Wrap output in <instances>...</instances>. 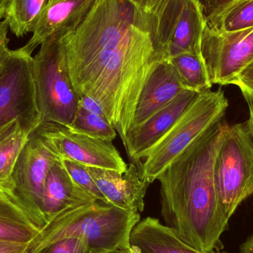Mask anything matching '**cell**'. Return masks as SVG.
Wrapping results in <instances>:
<instances>
[{
    "label": "cell",
    "instance_id": "6da1fadb",
    "mask_svg": "<svg viewBox=\"0 0 253 253\" xmlns=\"http://www.w3.org/2000/svg\"><path fill=\"white\" fill-rule=\"evenodd\" d=\"M61 42L74 90L99 102L126 145L141 90L165 61L148 15L129 0H99Z\"/></svg>",
    "mask_w": 253,
    "mask_h": 253
},
{
    "label": "cell",
    "instance_id": "7a4b0ae2",
    "mask_svg": "<svg viewBox=\"0 0 253 253\" xmlns=\"http://www.w3.org/2000/svg\"><path fill=\"white\" fill-rule=\"evenodd\" d=\"M223 120L208 128L157 178L165 225L202 253L214 251L228 225L214 183L215 158L229 126Z\"/></svg>",
    "mask_w": 253,
    "mask_h": 253
},
{
    "label": "cell",
    "instance_id": "3957f363",
    "mask_svg": "<svg viewBox=\"0 0 253 253\" xmlns=\"http://www.w3.org/2000/svg\"><path fill=\"white\" fill-rule=\"evenodd\" d=\"M139 221V212L99 200L73 207L51 218L28 245L26 253L72 238L85 241L93 253L129 248L131 232Z\"/></svg>",
    "mask_w": 253,
    "mask_h": 253
},
{
    "label": "cell",
    "instance_id": "277c9868",
    "mask_svg": "<svg viewBox=\"0 0 253 253\" xmlns=\"http://www.w3.org/2000/svg\"><path fill=\"white\" fill-rule=\"evenodd\" d=\"M229 106L222 90L202 92L170 129L150 149L141 165L150 184L208 128L224 119Z\"/></svg>",
    "mask_w": 253,
    "mask_h": 253
},
{
    "label": "cell",
    "instance_id": "5b68a950",
    "mask_svg": "<svg viewBox=\"0 0 253 253\" xmlns=\"http://www.w3.org/2000/svg\"><path fill=\"white\" fill-rule=\"evenodd\" d=\"M61 37H50L41 44L32 69L41 125L68 126L78 110L79 96L67 71Z\"/></svg>",
    "mask_w": 253,
    "mask_h": 253
},
{
    "label": "cell",
    "instance_id": "8992f818",
    "mask_svg": "<svg viewBox=\"0 0 253 253\" xmlns=\"http://www.w3.org/2000/svg\"><path fill=\"white\" fill-rule=\"evenodd\" d=\"M214 183L220 209L229 221L253 194V135L248 120L228 126L215 158Z\"/></svg>",
    "mask_w": 253,
    "mask_h": 253
},
{
    "label": "cell",
    "instance_id": "52a82bcc",
    "mask_svg": "<svg viewBox=\"0 0 253 253\" xmlns=\"http://www.w3.org/2000/svg\"><path fill=\"white\" fill-rule=\"evenodd\" d=\"M140 8L150 18L156 48L163 60L182 53L201 54L206 20L196 0H144Z\"/></svg>",
    "mask_w": 253,
    "mask_h": 253
},
{
    "label": "cell",
    "instance_id": "ba28073f",
    "mask_svg": "<svg viewBox=\"0 0 253 253\" xmlns=\"http://www.w3.org/2000/svg\"><path fill=\"white\" fill-rule=\"evenodd\" d=\"M32 52L25 46L9 50L0 68V127L17 121L31 134L41 125L32 69Z\"/></svg>",
    "mask_w": 253,
    "mask_h": 253
},
{
    "label": "cell",
    "instance_id": "9c48e42d",
    "mask_svg": "<svg viewBox=\"0 0 253 253\" xmlns=\"http://www.w3.org/2000/svg\"><path fill=\"white\" fill-rule=\"evenodd\" d=\"M60 159L37 129L21 150L12 173L15 198L41 230L47 224L43 212V190L50 168Z\"/></svg>",
    "mask_w": 253,
    "mask_h": 253
},
{
    "label": "cell",
    "instance_id": "30bf717a",
    "mask_svg": "<svg viewBox=\"0 0 253 253\" xmlns=\"http://www.w3.org/2000/svg\"><path fill=\"white\" fill-rule=\"evenodd\" d=\"M201 54L212 85L233 84L253 61V27L225 31L205 24Z\"/></svg>",
    "mask_w": 253,
    "mask_h": 253
},
{
    "label": "cell",
    "instance_id": "8fae6325",
    "mask_svg": "<svg viewBox=\"0 0 253 253\" xmlns=\"http://www.w3.org/2000/svg\"><path fill=\"white\" fill-rule=\"evenodd\" d=\"M37 129L60 158L120 172L127 168L113 141L92 138L58 125H41Z\"/></svg>",
    "mask_w": 253,
    "mask_h": 253
},
{
    "label": "cell",
    "instance_id": "7c38bea8",
    "mask_svg": "<svg viewBox=\"0 0 253 253\" xmlns=\"http://www.w3.org/2000/svg\"><path fill=\"white\" fill-rule=\"evenodd\" d=\"M201 93L184 90L145 123L131 128L126 147L130 162L141 166L150 149L172 128Z\"/></svg>",
    "mask_w": 253,
    "mask_h": 253
},
{
    "label": "cell",
    "instance_id": "4fadbf2b",
    "mask_svg": "<svg viewBox=\"0 0 253 253\" xmlns=\"http://www.w3.org/2000/svg\"><path fill=\"white\" fill-rule=\"evenodd\" d=\"M87 168L108 204L126 211H144V198L150 183L143 178L141 166L130 162L124 172Z\"/></svg>",
    "mask_w": 253,
    "mask_h": 253
},
{
    "label": "cell",
    "instance_id": "5bb4252c",
    "mask_svg": "<svg viewBox=\"0 0 253 253\" xmlns=\"http://www.w3.org/2000/svg\"><path fill=\"white\" fill-rule=\"evenodd\" d=\"M99 0H60L42 11L32 36L25 44L30 51L53 37H62L75 29Z\"/></svg>",
    "mask_w": 253,
    "mask_h": 253
},
{
    "label": "cell",
    "instance_id": "9a60e30c",
    "mask_svg": "<svg viewBox=\"0 0 253 253\" xmlns=\"http://www.w3.org/2000/svg\"><path fill=\"white\" fill-rule=\"evenodd\" d=\"M184 90L172 63L169 61L161 62L141 90L135 108L132 128L145 123Z\"/></svg>",
    "mask_w": 253,
    "mask_h": 253
},
{
    "label": "cell",
    "instance_id": "2e32d148",
    "mask_svg": "<svg viewBox=\"0 0 253 253\" xmlns=\"http://www.w3.org/2000/svg\"><path fill=\"white\" fill-rule=\"evenodd\" d=\"M95 201L97 199L71 179L60 159L53 164L43 190V212L47 222L68 208Z\"/></svg>",
    "mask_w": 253,
    "mask_h": 253
},
{
    "label": "cell",
    "instance_id": "e0dca14e",
    "mask_svg": "<svg viewBox=\"0 0 253 253\" xmlns=\"http://www.w3.org/2000/svg\"><path fill=\"white\" fill-rule=\"evenodd\" d=\"M129 248L133 253H224L215 251L200 252L182 242L158 218L152 217L140 220L133 227Z\"/></svg>",
    "mask_w": 253,
    "mask_h": 253
},
{
    "label": "cell",
    "instance_id": "ac0fdd59",
    "mask_svg": "<svg viewBox=\"0 0 253 253\" xmlns=\"http://www.w3.org/2000/svg\"><path fill=\"white\" fill-rule=\"evenodd\" d=\"M40 231L24 207L0 190V241L29 245Z\"/></svg>",
    "mask_w": 253,
    "mask_h": 253
},
{
    "label": "cell",
    "instance_id": "d6986e66",
    "mask_svg": "<svg viewBox=\"0 0 253 253\" xmlns=\"http://www.w3.org/2000/svg\"><path fill=\"white\" fill-rule=\"evenodd\" d=\"M30 134L17 121L0 127V190L12 196V173L18 156Z\"/></svg>",
    "mask_w": 253,
    "mask_h": 253
},
{
    "label": "cell",
    "instance_id": "ffe728a7",
    "mask_svg": "<svg viewBox=\"0 0 253 253\" xmlns=\"http://www.w3.org/2000/svg\"><path fill=\"white\" fill-rule=\"evenodd\" d=\"M49 0H7L4 21L16 37L32 33Z\"/></svg>",
    "mask_w": 253,
    "mask_h": 253
},
{
    "label": "cell",
    "instance_id": "44dd1931",
    "mask_svg": "<svg viewBox=\"0 0 253 253\" xmlns=\"http://www.w3.org/2000/svg\"><path fill=\"white\" fill-rule=\"evenodd\" d=\"M169 61L175 68L185 90L197 93L211 90L212 84L210 81L202 54L182 53Z\"/></svg>",
    "mask_w": 253,
    "mask_h": 253
},
{
    "label": "cell",
    "instance_id": "7402d4cb",
    "mask_svg": "<svg viewBox=\"0 0 253 253\" xmlns=\"http://www.w3.org/2000/svg\"><path fill=\"white\" fill-rule=\"evenodd\" d=\"M74 132H79L92 138L113 141L117 132L106 117L92 114L79 107L71 124L67 126Z\"/></svg>",
    "mask_w": 253,
    "mask_h": 253
},
{
    "label": "cell",
    "instance_id": "603a6c76",
    "mask_svg": "<svg viewBox=\"0 0 253 253\" xmlns=\"http://www.w3.org/2000/svg\"><path fill=\"white\" fill-rule=\"evenodd\" d=\"M213 28L235 31L253 27V0H244L223 13Z\"/></svg>",
    "mask_w": 253,
    "mask_h": 253
},
{
    "label": "cell",
    "instance_id": "cb8c5ba5",
    "mask_svg": "<svg viewBox=\"0 0 253 253\" xmlns=\"http://www.w3.org/2000/svg\"><path fill=\"white\" fill-rule=\"evenodd\" d=\"M61 163L71 177V179L89 194L101 202L108 204L105 196L102 194L94 180L87 170V166L70 159L60 158Z\"/></svg>",
    "mask_w": 253,
    "mask_h": 253
},
{
    "label": "cell",
    "instance_id": "d4e9b609",
    "mask_svg": "<svg viewBox=\"0 0 253 253\" xmlns=\"http://www.w3.org/2000/svg\"><path fill=\"white\" fill-rule=\"evenodd\" d=\"M36 253H93L85 241L81 239H63L53 242Z\"/></svg>",
    "mask_w": 253,
    "mask_h": 253
},
{
    "label": "cell",
    "instance_id": "484cf974",
    "mask_svg": "<svg viewBox=\"0 0 253 253\" xmlns=\"http://www.w3.org/2000/svg\"><path fill=\"white\" fill-rule=\"evenodd\" d=\"M244 0H206L205 16L207 25L213 26L229 8Z\"/></svg>",
    "mask_w": 253,
    "mask_h": 253
},
{
    "label": "cell",
    "instance_id": "4316f807",
    "mask_svg": "<svg viewBox=\"0 0 253 253\" xmlns=\"http://www.w3.org/2000/svg\"><path fill=\"white\" fill-rule=\"evenodd\" d=\"M233 84L239 87L242 93L253 96V61L241 71Z\"/></svg>",
    "mask_w": 253,
    "mask_h": 253
},
{
    "label": "cell",
    "instance_id": "83f0119b",
    "mask_svg": "<svg viewBox=\"0 0 253 253\" xmlns=\"http://www.w3.org/2000/svg\"><path fill=\"white\" fill-rule=\"evenodd\" d=\"M79 107H81L83 109L86 110L92 114L106 117L102 105L96 99H93L90 96H85V95L79 96Z\"/></svg>",
    "mask_w": 253,
    "mask_h": 253
},
{
    "label": "cell",
    "instance_id": "f1b7e54d",
    "mask_svg": "<svg viewBox=\"0 0 253 253\" xmlns=\"http://www.w3.org/2000/svg\"><path fill=\"white\" fill-rule=\"evenodd\" d=\"M8 26L4 20L0 21V68L5 56L8 53L9 39L7 37Z\"/></svg>",
    "mask_w": 253,
    "mask_h": 253
},
{
    "label": "cell",
    "instance_id": "f546056e",
    "mask_svg": "<svg viewBox=\"0 0 253 253\" xmlns=\"http://www.w3.org/2000/svg\"><path fill=\"white\" fill-rule=\"evenodd\" d=\"M28 245L0 241V253H26Z\"/></svg>",
    "mask_w": 253,
    "mask_h": 253
},
{
    "label": "cell",
    "instance_id": "4dcf8cb0",
    "mask_svg": "<svg viewBox=\"0 0 253 253\" xmlns=\"http://www.w3.org/2000/svg\"><path fill=\"white\" fill-rule=\"evenodd\" d=\"M244 95L245 100L248 103V108H249L250 117L248 120L250 128L253 135V95L247 94V93H242Z\"/></svg>",
    "mask_w": 253,
    "mask_h": 253
},
{
    "label": "cell",
    "instance_id": "1f68e13d",
    "mask_svg": "<svg viewBox=\"0 0 253 253\" xmlns=\"http://www.w3.org/2000/svg\"><path fill=\"white\" fill-rule=\"evenodd\" d=\"M240 253H253V235L242 245Z\"/></svg>",
    "mask_w": 253,
    "mask_h": 253
},
{
    "label": "cell",
    "instance_id": "d6a6232c",
    "mask_svg": "<svg viewBox=\"0 0 253 253\" xmlns=\"http://www.w3.org/2000/svg\"><path fill=\"white\" fill-rule=\"evenodd\" d=\"M7 3V0H0V21L1 19H4Z\"/></svg>",
    "mask_w": 253,
    "mask_h": 253
},
{
    "label": "cell",
    "instance_id": "836d02e7",
    "mask_svg": "<svg viewBox=\"0 0 253 253\" xmlns=\"http://www.w3.org/2000/svg\"><path fill=\"white\" fill-rule=\"evenodd\" d=\"M107 253H133L130 248H121V249L114 250Z\"/></svg>",
    "mask_w": 253,
    "mask_h": 253
},
{
    "label": "cell",
    "instance_id": "e575fe53",
    "mask_svg": "<svg viewBox=\"0 0 253 253\" xmlns=\"http://www.w3.org/2000/svg\"><path fill=\"white\" fill-rule=\"evenodd\" d=\"M196 1H199V4L202 6L204 9V13H205V7H206V0H196Z\"/></svg>",
    "mask_w": 253,
    "mask_h": 253
},
{
    "label": "cell",
    "instance_id": "d590c367",
    "mask_svg": "<svg viewBox=\"0 0 253 253\" xmlns=\"http://www.w3.org/2000/svg\"><path fill=\"white\" fill-rule=\"evenodd\" d=\"M129 1H132V2L134 3L135 4H138V3L141 2L142 0H129Z\"/></svg>",
    "mask_w": 253,
    "mask_h": 253
},
{
    "label": "cell",
    "instance_id": "8d00e7d4",
    "mask_svg": "<svg viewBox=\"0 0 253 253\" xmlns=\"http://www.w3.org/2000/svg\"><path fill=\"white\" fill-rule=\"evenodd\" d=\"M58 1H60V0H49L48 4H52V3H54Z\"/></svg>",
    "mask_w": 253,
    "mask_h": 253
}]
</instances>
